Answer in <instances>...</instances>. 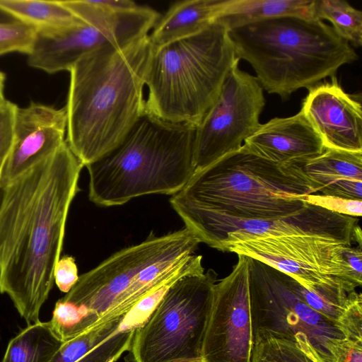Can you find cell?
Returning a JSON list of instances; mask_svg holds the SVG:
<instances>
[{"mask_svg": "<svg viewBox=\"0 0 362 362\" xmlns=\"http://www.w3.org/2000/svg\"><path fill=\"white\" fill-rule=\"evenodd\" d=\"M236 57L247 62L268 93L288 98L358 59L351 45L323 21L286 16L229 30Z\"/></svg>", "mask_w": 362, "mask_h": 362, "instance_id": "6", "label": "cell"}, {"mask_svg": "<svg viewBox=\"0 0 362 362\" xmlns=\"http://www.w3.org/2000/svg\"><path fill=\"white\" fill-rule=\"evenodd\" d=\"M84 167L66 141L51 156L1 188L0 293L28 324L54 284L71 204Z\"/></svg>", "mask_w": 362, "mask_h": 362, "instance_id": "1", "label": "cell"}, {"mask_svg": "<svg viewBox=\"0 0 362 362\" xmlns=\"http://www.w3.org/2000/svg\"><path fill=\"white\" fill-rule=\"evenodd\" d=\"M85 23L64 30L36 31L28 65L48 74L69 71L81 59L105 47H123L149 35L160 14L124 0L61 1Z\"/></svg>", "mask_w": 362, "mask_h": 362, "instance_id": "8", "label": "cell"}, {"mask_svg": "<svg viewBox=\"0 0 362 362\" xmlns=\"http://www.w3.org/2000/svg\"><path fill=\"white\" fill-rule=\"evenodd\" d=\"M0 11L36 31L64 30L85 23L61 1L0 0Z\"/></svg>", "mask_w": 362, "mask_h": 362, "instance_id": "22", "label": "cell"}, {"mask_svg": "<svg viewBox=\"0 0 362 362\" xmlns=\"http://www.w3.org/2000/svg\"><path fill=\"white\" fill-rule=\"evenodd\" d=\"M4 83H0V104L6 100L4 94Z\"/></svg>", "mask_w": 362, "mask_h": 362, "instance_id": "33", "label": "cell"}, {"mask_svg": "<svg viewBox=\"0 0 362 362\" xmlns=\"http://www.w3.org/2000/svg\"><path fill=\"white\" fill-rule=\"evenodd\" d=\"M322 194L362 200V152L325 148L300 165Z\"/></svg>", "mask_w": 362, "mask_h": 362, "instance_id": "19", "label": "cell"}, {"mask_svg": "<svg viewBox=\"0 0 362 362\" xmlns=\"http://www.w3.org/2000/svg\"><path fill=\"white\" fill-rule=\"evenodd\" d=\"M140 325L128 312L63 342L49 362H116Z\"/></svg>", "mask_w": 362, "mask_h": 362, "instance_id": "18", "label": "cell"}, {"mask_svg": "<svg viewBox=\"0 0 362 362\" xmlns=\"http://www.w3.org/2000/svg\"><path fill=\"white\" fill-rule=\"evenodd\" d=\"M36 30L19 21L0 22V56L30 51Z\"/></svg>", "mask_w": 362, "mask_h": 362, "instance_id": "27", "label": "cell"}, {"mask_svg": "<svg viewBox=\"0 0 362 362\" xmlns=\"http://www.w3.org/2000/svg\"><path fill=\"white\" fill-rule=\"evenodd\" d=\"M338 326L345 336L354 341H362V298L360 295L344 311Z\"/></svg>", "mask_w": 362, "mask_h": 362, "instance_id": "30", "label": "cell"}, {"mask_svg": "<svg viewBox=\"0 0 362 362\" xmlns=\"http://www.w3.org/2000/svg\"><path fill=\"white\" fill-rule=\"evenodd\" d=\"M314 0H226L216 21L229 30L280 16L313 18Z\"/></svg>", "mask_w": 362, "mask_h": 362, "instance_id": "21", "label": "cell"}, {"mask_svg": "<svg viewBox=\"0 0 362 362\" xmlns=\"http://www.w3.org/2000/svg\"><path fill=\"white\" fill-rule=\"evenodd\" d=\"M356 217L339 214L307 204L300 212L272 220H224L211 223L195 233L209 246L225 252L233 243L287 235H314L352 245Z\"/></svg>", "mask_w": 362, "mask_h": 362, "instance_id": "14", "label": "cell"}, {"mask_svg": "<svg viewBox=\"0 0 362 362\" xmlns=\"http://www.w3.org/2000/svg\"><path fill=\"white\" fill-rule=\"evenodd\" d=\"M248 258L254 338L288 340L320 362H334L330 349L345 338L338 325L309 307L290 287L286 274Z\"/></svg>", "mask_w": 362, "mask_h": 362, "instance_id": "10", "label": "cell"}, {"mask_svg": "<svg viewBox=\"0 0 362 362\" xmlns=\"http://www.w3.org/2000/svg\"><path fill=\"white\" fill-rule=\"evenodd\" d=\"M242 146L272 162L298 165L325 148L301 111L291 117H275L260 124Z\"/></svg>", "mask_w": 362, "mask_h": 362, "instance_id": "17", "label": "cell"}, {"mask_svg": "<svg viewBox=\"0 0 362 362\" xmlns=\"http://www.w3.org/2000/svg\"><path fill=\"white\" fill-rule=\"evenodd\" d=\"M200 240L187 228L162 236L151 233L139 244L125 247L78 277L57 302L64 322L76 333L126 315L163 284L204 272L194 254Z\"/></svg>", "mask_w": 362, "mask_h": 362, "instance_id": "4", "label": "cell"}, {"mask_svg": "<svg viewBox=\"0 0 362 362\" xmlns=\"http://www.w3.org/2000/svg\"><path fill=\"white\" fill-rule=\"evenodd\" d=\"M65 107L31 103L17 107L13 140L0 173L2 188L53 155L65 142Z\"/></svg>", "mask_w": 362, "mask_h": 362, "instance_id": "15", "label": "cell"}, {"mask_svg": "<svg viewBox=\"0 0 362 362\" xmlns=\"http://www.w3.org/2000/svg\"><path fill=\"white\" fill-rule=\"evenodd\" d=\"M330 351L334 362H362V341L344 338Z\"/></svg>", "mask_w": 362, "mask_h": 362, "instance_id": "32", "label": "cell"}, {"mask_svg": "<svg viewBox=\"0 0 362 362\" xmlns=\"http://www.w3.org/2000/svg\"><path fill=\"white\" fill-rule=\"evenodd\" d=\"M308 89L300 111L325 148L362 152V106L359 95L346 93L336 76Z\"/></svg>", "mask_w": 362, "mask_h": 362, "instance_id": "16", "label": "cell"}, {"mask_svg": "<svg viewBox=\"0 0 362 362\" xmlns=\"http://www.w3.org/2000/svg\"><path fill=\"white\" fill-rule=\"evenodd\" d=\"M17 107L6 99L0 104V173L12 146Z\"/></svg>", "mask_w": 362, "mask_h": 362, "instance_id": "29", "label": "cell"}, {"mask_svg": "<svg viewBox=\"0 0 362 362\" xmlns=\"http://www.w3.org/2000/svg\"><path fill=\"white\" fill-rule=\"evenodd\" d=\"M239 60L229 29L218 21L194 34L152 46L145 77V110L168 122L197 127Z\"/></svg>", "mask_w": 362, "mask_h": 362, "instance_id": "7", "label": "cell"}, {"mask_svg": "<svg viewBox=\"0 0 362 362\" xmlns=\"http://www.w3.org/2000/svg\"><path fill=\"white\" fill-rule=\"evenodd\" d=\"M313 18L328 21L335 33L350 45H362V12L343 0H314Z\"/></svg>", "mask_w": 362, "mask_h": 362, "instance_id": "24", "label": "cell"}, {"mask_svg": "<svg viewBox=\"0 0 362 362\" xmlns=\"http://www.w3.org/2000/svg\"><path fill=\"white\" fill-rule=\"evenodd\" d=\"M239 61L228 71L217 99L197 127L196 171L240 149L260 125L266 103L264 89L255 76L239 68Z\"/></svg>", "mask_w": 362, "mask_h": 362, "instance_id": "12", "label": "cell"}, {"mask_svg": "<svg viewBox=\"0 0 362 362\" xmlns=\"http://www.w3.org/2000/svg\"><path fill=\"white\" fill-rule=\"evenodd\" d=\"M62 343L48 322L39 321L10 340L1 362H49Z\"/></svg>", "mask_w": 362, "mask_h": 362, "instance_id": "23", "label": "cell"}, {"mask_svg": "<svg viewBox=\"0 0 362 362\" xmlns=\"http://www.w3.org/2000/svg\"><path fill=\"white\" fill-rule=\"evenodd\" d=\"M348 245L314 235H287L233 243L230 252L260 261L296 280L313 292L356 291L359 286L344 259Z\"/></svg>", "mask_w": 362, "mask_h": 362, "instance_id": "11", "label": "cell"}, {"mask_svg": "<svg viewBox=\"0 0 362 362\" xmlns=\"http://www.w3.org/2000/svg\"><path fill=\"white\" fill-rule=\"evenodd\" d=\"M75 259L69 255L59 258L54 269V281L58 288L68 293L78 279Z\"/></svg>", "mask_w": 362, "mask_h": 362, "instance_id": "31", "label": "cell"}, {"mask_svg": "<svg viewBox=\"0 0 362 362\" xmlns=\"http://www.w3.org/2000/svg\"><path fill=\"white\" fill-rule=\"evenodd\" d=\"M216 282L213 269L176 280L135 330L125 362H202Z\"/></svg>", "mask_w": 362, "mask_h": 362, "instance_id": "9", "label": "cell"}, {"mask_svg": "<svg viewBox=\"0 0 362 362\" xmlns=\"http://www.w3.org/2000/svg\"><path fill=\"white\" fill-rule=\"evenodd\" d=\"M226 0H184L160 16L149 33L153 47L202 31L220 17Z\"/></svg>", "mask_w": 362, "mask_h": 362, "instance_id": "20", "label": "cell"}, {"mask_svg": "<svg viewBox=\"0 0 362 362\" xmlns=\"http://www.w3.org/2000/svg\"><path fill=\"white\" fill-rule=\"evenodd\" d=\"M286 280L292 290L309 307L336 324L349 305L361 295L356 291L349 293L313 292L287 274Z\"/></svg>", "mask_w": 362, "mask_h": 362, "instance_id": "25", "label": "cell"}, {"mask_svg": "<svg viewBox=\"0 0 362 362\" xmlns=\"http://www.w3.org/2000/svg\"><path fill=\"white\" fill-rule=\"evenodd\" d=\"M320 189L301 166L276 163L242 146L196 171L170 202L194 235L220 221L291 216L302 211L306 197Z\"/></svg>", "mask_w": 362, "mask_h": 362, "instance_id": "2", "label": "cell"}, {"mask_svg": "<svg viewBox=\"0 0 362 362\" xmlns=\"http://www.w3.org/2000/svg\"><path fill=\"white\" fill-rule=\"evenodd\" d=\"M196 130L145 110L119 145L85 166L89 199L112 206L143 195L175 194L196 171Z\"/></svg>", "mask_w": 362, "mask_h": 362, "instance_id": "5", "label": "cell"}, {"mask_svg": "<svg viewBox=\"0 0 362 362\" xmlns=\"http://www.w3.org/2000/svg\"><path fill=\"white\" fill-rule=\"evenodd\" d=\"M251 362H320L293 342L272 337L254 338Z\"/></svg>", "mask_w": 362, "mask_h": 362, "instance_id": "26", "label": "cell"}, {"mask_svg": "<svg viewBox=\"0 0 362 362\" xmlns=\"http://www.w3.org/2000/svg\"><path fill=\"white\" fill-rule=\"evenodd\" d=\"M149 35L123 47H105L70 70L66 141L86 166L125 138L145 112Z\"/></svg>", "mask_w": 362, "mask_h": 362, "instance_id": "3", "label": "cell"}, {"mask_svg": "<svg viewBox=\"0 0 362 362\" xmlns=\"http://www.w3.org/2000/svg\"><path fill=\"white\" fill-rule=\"evenodd\" d=\"M232 272L217 281L202 350V362H251L249 258L238 255Z\"/></svg>", "mask_w": 362, "mask_h": 362, "instance_id": "13", "label": "cell"}, {"mask_svg": "<svg viewBox=\"0 0 362 362\" xmlns=\"http://www.w3.org/2000/svg\"><path fill=\"white\" fill-rule=\"evenodd\" d=\"M1 188L0 187V197H1Z\"/></svg>", "mask_w": 362, "mask_h": 362, "instance_id": "35", "label": "cell"}, {"mask_svg": "<svg viewBox=\"0 0 362 362\" xmlns=\"http://www.w3.org/2000/svg\"><path fill=\"white\" fill-rule=\"evenodd\" d=\"M5 81V75L3 72L0 71V83H4Z\"/></svg>", "mask_w": 362, "mask_h": 362, "instance_id": "34", "label": "cell"}, {"mask_svg": "<svg viewBox=\"0 0 362 362\" xmlns=\"http://www.w3.org/2000/svg\"><path fill=\"white\" fill-rule=\"evenodd\" d=\"M305 201L310 204L339 214L360 217L362 214V200L351 199L336 196L311 194Z\"/></svg>", "mask_w": 362, "mask_h": 362, "instance_id": "28", "label": "cell"}]
</instances>
